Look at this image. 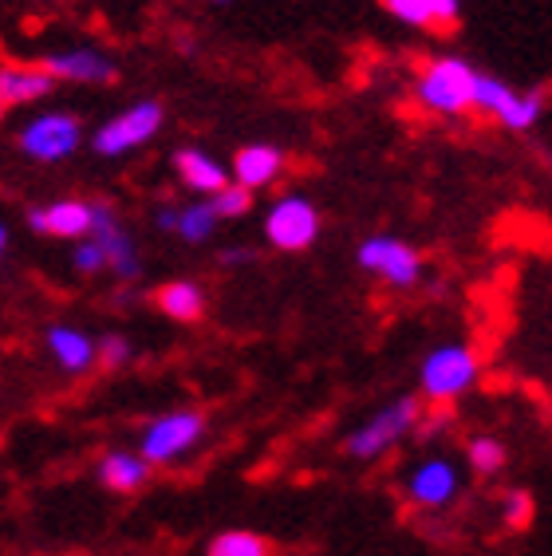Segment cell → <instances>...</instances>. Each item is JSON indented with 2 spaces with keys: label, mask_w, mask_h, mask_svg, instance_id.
Returning <instances> with one entry per match:
<instances>
[{
  "label": "cell",
  "mask_w": 552,
  "mask_h": 556,
  "mask_svg": "<svg viewBox=\"0 0 552 556\" xmlns=\"http://www.w3.org/2000/svg\"><path fill=\"white\" fill-rule=\"evenodd\" d=\"M418 418H423V403H418V399L414 395L394 399V403L375 410L363 427L351 430L343 450H348V458H355V462H379L382 454H391L403 439H411L414 427H418Z\"/></svg>",
  "instance_id": "obj_1"
},
{
  "label": "cell",
  "mask_w": 552,
  "mask_h": 556,
  "mask_svg": "<svg viewBox=\"0 0 552 556\" xmlns=\"http://www.w3.org/2000/svg\"><path fill=\"white\" fill-rule=\"evenodd\" d=\"M478 379L481 364L469 343H442L435 352H426L423 367H418V387L430 403H454V399L469 395Z\"/></svg>",
  "instance_id": "obj_2"
},
{
  "label": "cell",
  "mask_w": 552,
  "mask_h": 556,
  "mask_svg": "<svg viewBox=\"0 0 552 556\" xmlns=\"http://www.w3.org/2000/svg\"><path fill=\"white\" fill-rule=\"evenodd\" d=\"M474 75H478V67H469V60H462V55H435V60H426L418 79H414V96L435 115H466Z\"/></svg>",
  "instance_id": "obj_3"
},
{
  "label": "cell",
  "mask_w": 552,
  "mask_h": 556,
  "mask_svg": "<svg viewBox=\"0 0 552 556\" xmlns=\"http://www.w3.org/2000/svg\"><path fill=\"white\" fill-rule=\"evenodd\" d=\"M469 111L498 118L505 130H532L544 115V96L541 91H517L498 75L478 72L474 91H469Z\"/></svg>",
  "instance_id": "obj_4"
},
{
  "label": "cell",
  "mask_w": 552,
  "mask_h": 556,
  "mask_svg": "<svg viewBox=\"0 0 552 556\" xmlns=\"http://www.w3.org/2000/svg\"><path fill=\"white\" fill-rule=\"evenodd\" d=\"M162 123H166V111H162L159 99H138V103L106 118L103 127L91 135V150L99 159H123L130 150L147 147L162 130Z\"/></svg>",
  "instance_id": "obj_5"
},
{
  "label": "cell",
  "mask_w": 552,
  "mask_h": 556,
  "mask_svg": "<svg viewBox=\"0 0 552 556\" xmlns=\"http://www.w3.org/2000/svg\"><path fill=\"white\" fill-rule=\"evenodd\" d=\"M205 439V415L202 410H171L147 422L142 439H138V458L147 466H171L181 462L198 442Z\"/></svg>",
  "instance_id": "obj_6"
},
{
  "label": "cell",
  "mask_w": 552,
  "mask_h": 556,
  "mask_svg": "<svg viewBox=\"0 0 552 556\" xmlns=\"http://www.w3.org/2000/svg\"><path fill=\"white\" fill-rule=\"evenodd\" d=\"M265 237L268 245L280 253H304L316 245L319 237V210L304 193H285L268 205L265 214Z\"/></svg>",
  "instance_id": "obj_7"
},
{
  "label": "cell",
  "mask_w": 552,
  "mask_h": 556,
  "mask_svg": "<svg viewBox=\"0 0 552 556\" xmlns=\"http://www.w3.org/2000/svg\"><path fill=\"white\" fill-rule=\"evenodd\" d=\"M355 261H360L363 273L382 277L391 289H414L423 280V268H426L423 253L414 245H406L403 237H391V233L367 237L360 245V253H355Z\"/></svg>",
  "instance_id": "obj_8"
},
{
  "label": "cell",
  "mask_w": 552,
  "mask_h": 556,
  "mask_svg": "<svg viewBox=\"0 0 552 556\" xmlns=\"http://www.w3.org/2000/svg\"><path fill=\"white\" fill-rule=\"evenodd\" d=\"M403 493L414 509L438 514V509H447V505L457 502V493H462V470H457V462L447 458V454L418 458L411 470H406Z\"/></svg>",
  "instance_id": "obj_9"
},
{
  "label": "cell",
  "mask_w": 552,
  "mask_h": 556,
  "mask_svg": "<svg viewBox=\"0 0 552 556\" xmlns=\"http://www.w3.org/2000/svg\"><path fill=\"white\" fill-rule=\"evenodd\" d=\"M79 142H84V127H79V118L64 115V111L36 115L33 123H24V130L16 135V147L33 162H64L67 154L79 150Z\"/></svg>",
  "instance_id": "obj_10"
},
{
  "label": "cell",
  "mask_w": 552,
  "mask_h": 556,
  "mask_svg": "<svg viewBox=\"0 0 552 556\" xmlns=\"http://www.w3.org/2000/svg\"><path fill=\"white\" fill-rule=\"evenodd\" d=\"M91 237L103 245L106 273L115 280H138L142 261L135 253V241L127 237V229L118 225V214L111 202H91Z\"/></svg>",
  "instance_id": "obj_11"
},
{
  "label": "cell",
  "mask_w": 552,
  "mask_h": 556,
  "mask_svg": "<svg viewBox=\"0 0 552 556\" xmlns=\"http://www.w3.org/2000/svg\"><path fill=\"white\" fill-rule=\"evenodd\" d=\"M40 67L52 75L55 84H111V79H115L111 55L96 52V48L48 52V55H40Z\"/></svg>",
  "instance_id": "obj_12"
},
{
  "label": "cell",
  "mask_w": 552,
  "mask_h": 556,
  "mask_svg": "<svg viewBox=\"0 0 552 556\" xmlns=\"http://www.w3.org/2000/svg\"><path fill=\"white\" fill-rule=\"evenodd\" d=\"M28 229L43 237H60V241H84L91 237V202L79 198H60L28 214Z\"/></svg>",
  "instance_id": "obj_13"
},
{
  "label": "cell",
  "mask_w": 552,
  "mask_h": 556,
  "mask_svg": "<svg viewBox=\"0 0 552 556\" xmlns=\"http://www.w3.org/2000/svg\"><path fill=\"white\" fill-rule=\"evenodd\" d=\"M285 174V150L273 142H249L234 154V182L244 190H265Z\"/></svg>",
  "instance_id": "obj_14"
},
{
  "label": "cell",
  "mask_w": 552,
  "mask_h": 556,
  "mask_svg": "<svg viewBox=\"0 0 552 556\" xmlns=\"http://www.w3.org/2000/svg\"><path fill=\"white\" fill-rule=\"evenodd\" d=\"M382 9L406 28H435V33H450L462 21V0H382Z\"/></svg>",
  "instance_id": "obj_15"
},
{
  "label": "cell",
  "mask_w": 552,
  "mask_h": 556,
  "mask_svg": "<svg viewBox=\"0 0 552 556\" xmlns=\"http://www.w3.org/2000/svg\"><path fill=\"white\" fill-rule=\"evenodd\" d=\"M43 343H48V355H52L67 375H84L96 367V340H91L84 328L52 324V328L43 332Z\"/></svg>",
  "instance_id": "obj_16"
},
{
  "label": "cell",
  "mask_w": 552,
  "mask_h": 556,
  "mask_svg": "<svg viewBox=\"0 0 552 556\" xmlns=\"http://www.w3.org/2000/svg\"><path fill=\"white\" fill-rule=\"evenodd\" d=\"M174 170H178L181 186H190V190L202 193V198H210V193H217L222 186H229V170H225L213 154H205V150H198V147H181L178 154H174Z\"/></svg>",
  "instance_id": "obj_17"
},
{
  "label": "cell",
  "mask_w": 552,
  "mask_h": 556,
  "mask_svg": "<svg viewBox=\"0 0 552 556\" xmlns=\"http://www.w3.org/2000/svg\"><path fill=\"white\" fill-rule=\"evenodd\" d=\"M55 87V79L43 72L40 64H0V99L9 108L21 103H36Z\"/></svg>",
  "instance_id": "obj_18"
},
{
  "label": "cell",
  "mask_w": 552,
  "mask_h": 556,
  "mask_svg": "<svg viewBox=\"0 0 552 556\" xmlns=\"http://www.w3.org/2000/svg\"><path fill=\"white\" fill-rule=\"evenodd\" d=\"M154 308L166 320L198 324L205 316V289L193 285V280H166L162 289H154Z\"/></svg>",
  "instance_id": "obj_19"
},
{
  "label": "cell",
  "mask_w": 552,
  "mask_h": 556,
  "mask_svg": "<svg viewBox=\"0 0 552 556\" xmlns=\"http://www.w3.org/2000/svg\"><path fill=\"white\" fill-rule=\"evenodd\" d=\"M99 482L111 493H138L150 482V466L130 450H106L99 458Z\"/></svg>",
  "instance_id": "obj_20"
},
{
  "label": "cell",
  "mask_w": 552,
  "mask_h": 556,
  "mask_svg": "<svg viewBox=\"0 0 552 556\" xmlns=\"http://www.w3.org/2000/svg\"><path fill=\"white\" fill-rule=\"evenodd\" d=\"M217 217H213L210 202L205 198H198L193 205H181L178 210V222H174V233L186 241V245H202V241H210L213 229H217Z\"/></svg>",
  "instance_id": "obj_21"
},
{
  "label": "cell",
  "mask_w": 552,
  "mask_h": 556,
  "mask_svg": "<svg viewBox=\"0 0 552 556\" xmlns=\"http://www.w3.org/2000/svg\"><path fill=\"white\" fill-rule=\"evenodd\" d=\"M205 556H273V545L253 529H225L210 541Z\"/></svg>",
  "instance_id": "obj_22"
},
{
  "label": "cell",
  "mask_w": 552,
  "mask_h": 556,
  "mask_svg": "<svg viewBox=\"0 0 552 556\" xmlns=\"http://www.w3.org/2000/svg\"><path fill=\"white\" fill-rule=\"evenodd\" d=\"M205 202H210V210H213V217H217V222H237V217H244L249 210H253V190H244V186L229 182V186H222L217 193H210Z\"/></svg>",
  "instance_id": "obj_23"
},
{
  "label": "cell",
  "mask_w": 552,
  "mask_h": 556,
  "mask_svg": "<svg viewBox=\"0 0 552 556\" xmlns=\"http://www.w3.org/2000/svg\"><path fill=\"white\" fill-rule=\"evenodd\" d=\"M466 462L474 466L478 473H498L505 466V446L498 439H489V434H478V439H469L466 446Z\"/></svg>",
  "instance_id": "obj_24"
},
{
  "label": "cell",
  "mask_w": 552,
  "mask_h": 556,
  "mask_svg": "<svg viewBox=\"0 0 552 556\" xmlns=\"http://www.w3.org/2000/svg\"><path fill=\"white\" fill-rule=\"evenodd\" d=\"M135 359V343L127 336H103L96 340V364H103V371H123Z\"/></svg>",
  "instance_id": "obj_25"
},
{
  "label": "cell",
  "mask_w": 552,
  "mask_h": 556,
  "mask_svg": "<svg viewBox=\"0 0 552 556\" xmlns=\"http://www.w3.org/2000/svg\"><path fill=\"white\" fill-rule=\"evenodd\" d=\"M72 265L79 277H96L106 268V257H103V245H99L96 237H84V241H75L72 249Z\"/></svg>",
  "instance_id": "obj_26"
},
{
  "label": "cell",
  "mask_w": 552,
  "mask_h": 556,
  "mask_svg": "<svg viewBox=\"0 0 552 556\" xmlns=\"http://www.w3.org/2000/svg\"><path fill=\"white\" fill-rule=\"evenodd\" d=\"M505 525H513V529H520V525H529L532 517V497L525 490H510L505 493Z\"/></svg>",
  "instance_id": "obj_27"
},
{
  "label": "cell",
  "mask_w": 552,
  "mask_h": 556,
  "mask_svg": "<svg viewBox=\"0 0 552 556\" xmlns=\"http://www.w3.org/2000/svg\"><path fill=\"white\" fill-rule=\"evenodd\" d=\"M174 222H178V205H162L159 214H154V225L166 229V233H174Z\"/></svg>",
  "instance_id": "obj_28"
},
{
  "label": "cell",
  "mask_w": 552,
  "mask_h": 556,
  "mask_svg": "<svg viewBox=\"0 0 552 556\" xmlns=\"http://www.w3.org/2000/svg\"><path fill=\"white\" fill-rule=\"evenodd\" d=\"M244 261H253V253H249V249H241V245L225 249V253H222V265H244Z\"/></svg>",
  "instance_id": "obj_29"
},
{
  "label": "cell",
  "mask_w": 552,
  "mask_h": 556,
  "mask_svg": "<svg viewBox=\"0 0 552 556\" xmlns=\"http://www.w3.org/2000/svg\"><path fill=\"white\" fill-rule=\"evenodd\" d=\"M9 253V225H0V261Z\"/></svg>",
  "instance_id": "obj_30"
},
{
  "label": "cell",
  "mask_w": 552,
  "mask_h": 556,
  "mask_svg": "<svg viewBox=\"0 0 552 556\" xmlns=\"http://www.w3.org/2000/svg\"><path fill=\"white\" fill-rule=\"evenodd\" d=\"M4 115H9V103H4V99H0V123H4Z\"/></svg>",
  "instance_id": "obj_31"
},
{
  "label": "cell",
  "mask_w": 552,
  "mask_h": 556,
  "mask_svg": "<svg viewBox=\"0 0 552 556\" xmlns=\"http://www.w3.org/2000/svg\"><path fill=\"white\" fill-rule=\"evenodd\" d=\"M210 4H229V0H210Z\"/></svg>",
  "instance_id": "obj_32"
}]
</instances>
